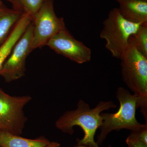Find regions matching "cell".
<instances>
[{
	"instance_id": "obj_16",
	"label": "cell",
	"mask_w": 147,
	"mask_h": 147,
	"mask_svg": "<svg viewBox=\"0 0 147 147\" xmlns=\"http://www.w3.org/2000/svg\"><path fill=\"white\" fill-rule=\"evenodd\" d=\"M126 143L128 147H147V144L137 139L131 134L126 139Z\"/></svg>"
},
{
	"instance_id": "obj_21",
	"label": "cell",
	"mask_w": 147,
	"mask_h": 147,
	"mask_svg": "<svg viewBox=\"0 0 147 147\" xmlns=\"http://www.w3.org/2000/svg\"><path fill=\"white\" fill-rule=\"evenodd\" d=\"M116 1H117L118 2H119L121 1H123V0H116Z\"/></svg>"
},
{
	"instance_id": "obj_18",
	"label": "cell",
	"mask_w": 147,
	"mask_h": 147,
	"mask_svg": "<svg viewBox=\"0 0 147 147\" xmlns=\"http://www.w3.org/2000/svg\"><path fill=\"white\" fill-rule=\"evenodd\" d=\"M6 1L11 3L12 4V6H13V8L17 10V4H16V0H6Z\"/></svg>"
},
{
	"instance_id": "obj_3",
	"label": "cell",
	"mask_w": 147,
	"mask_h": 147,
	"mask_svg": "<svg viewBox=\"0 0 147 147\" xmlns=\"http://www.w3.org/2000/svg\"><path fill=\"white\" fill-rule=\"evenodd\" d=\"M116 97L120 104L118 110L115 113L100 114L102 122L96 142L98 145L104 142L112 131L122 129L137 131L144 126L145 124L140 123L136 119L137 96L123 87H120L116 91Z\"/></svg>"
},
{
	"instance_id": "obj_8",
	"label": "cell",
	"mask_w": 147,
	"mask_h": 147,
	"mask_svg": "<svg viewBox=\"0 0 147 147\" xmlns=\"http://www.w3.org/2000/svg\"><path fill=\"white\" fill-rule=\"evenodd\" d=\"M46 45L57 54L77 63H86L91 60V49L75 39L66 28L55 35Z\"/></svg>"
},
{
	"instance_id": "obj_9",
	"label": "cell",
	"mask_w": 147,
	"mask_h": 147,
	"mask_svg": "<svg viewBox=\"0 0 147 147\" xmlns=\"http://www.w3.org/2000/svg\"><path fill=\"white\" fill-rule=\"evenodd\" d=\"M32 19V17L30 14L23 13L7 39L0 46V70L14 45L31 23Z\"/></svg>"
},
{
	"instance_id": "obj_5",
	"label": "cell",
	"mask_w": 147,
	"mask_h": 147,
	"mask_svg": "<svg viewBox=\"0 0 147 147\" xmlns=\"http://www.w3.org/2000/svg\"><path fill=\"white\" fill-rule=\"evenodd\" d=\"M33 50L47 45L50 39L66 28L63 18L55 13L53 0H45L32 17Z\"/></svg>"
},
{
	"instance_id": "obj_2",
	"label": "cell",
	"mask_w": 147,
	"mask_h": 147,
	"mask_svg": "<svg viewBox=\"0 0 147 147\" xmlns=\"http://www.w3.org/2000/svg\"><path fill=\"white\" fill-rule=\"evenodd\" d=\"M121 73L125 84L137 98L145 122H147V57L129 43L120 58Z\"/></svg>"
},
{
	"instance_id": "obj_11",
	"label": "cell",
	"mask_w": 147,
	"mask_h": 147,
	"mask_svg": "<svg viewBox=\"0 0 147 147\" xmlns=\"http://www.w3.org/2000/svg\"><path fill=\"white\" fill-rule=\"evenodd\" d=\"M50 142L42 136L28 139L0 130V147H44Z\"/></svg>"
},
{
	"instance_id": "obj_4",
	"label": "cell",
	"mask_w": 147,
	"mask_h": 147,
	"mask_svg": "<svg viewBox=\"0 0 147 147\" xmlns=\"http://www.w3.org/2000/svg\"><path fill=\"white\" fill-rule=\"evenodd\" d=\"M141 24L125 19L118 8L110 11L103 22L99 36L105 40V47L113 57L120 59L127 47L129 37L136 32Z\"/></svg>"
},
{
	"instance_id": "obj_14",
	"label": "cell",
	"mask_w": 147,
	"mask_h": 147,
	"mask_svg": "<svg viewBox=\"0 0 147 147\" xmlns=\"http://www.w3.org/2000/svg\"><path fill=\"white\" fill-rule=\"evenodd\" d=\"M17 9L33 17L45 0H16Z\"/></svg>"
},
{
	"instance_id": "obj_7",
	"label": "cell",
	"mask_w": 147,
	"mask_h": 147,
	"mask_svg": "<svg viewBox=\"0 0 147 147\" xmlns=\"http://www.w3.org/2000/svg\"><path fill=\"white\" fill-rule=\"evenodd\" d=\"M32 36L31 22L14 45L0 70V76L6 82H13L25 76L27 57L33 51L32 48Z\"/></svg>"
},
{
	"instance_id": "obj_6",
	"label": "cell",
	"mask_w": 147,
	"mask_h": 147,
	"mask_svg": "<svg viewBox=\"0 0 147 147\" xmlns=\"http://www.w3.org/2000/svg\"><path fill=\"white\" fill-rule=\"evenodd\" d=\"M32 99L30 95L12 96L0 88V130L20 136L27 121L24 108Z\"/></svg>"
},
{
	"instance_id": "obj_19",
	"label": "cell",
	"mask_w": 147,
	"mask_h": 147,
	"mask_svg": "<svg viewBox=\"0 0 147 147\" xmlns=\"http://www.w3.org/2000/svg\"><path fill=\"white\" fill-rule=\"evenodd\" d=\"M73 147H93L92 146H86V145H78L77 146H74ZM98 147H100V146ZM108 147H111L110 146H109Z\"/></svg>"
},
{
	"instance_id": "obj_17",
	"label": "cell",
	"mask_w": 147,
	"mask_h": 147,
	"mask_svg": "<svg viewBox=\"0 0 147 147\" xmlns=\"http://www.w3.org/2000/svg\"><path fill=\"white\" fill-rule=\"evenodd\" d=\"M44 147H61L60 144L57 142H50L48 144Z\"/></svg>"
},
{
	"instance_id": "obj_10",
	"label": "cell",
	"mask_w": 147,
	"mask_h": 147,
	"mask_svg": "<svg viewBox=\"0 0 147 147\" xmlns=\"http://www.w3.org/2000/svg\"><path fill=\"white\" fill-rule=\"evenodd\" d=\"M121 15L134 24H147V0H123L119 2Z\"/></svg>"
},
{
	"instance_id": "obj_1",
	"label": "cell",
	"mask_w": 147,
	"mask_h": 147,
	"mask_svg": "<svg viewBox=\"0 0 147 147\" xmlns=\"http://www.w3.org/2000/svg\"><path fill=\"white\" fill-rule=\"evenodd\" d=\"M112 100L100 101L94 108H91L84 100H79L75 110L65 112L55 123L56 127L63 132L72 135L74 127H80L84 132V137L77 140V144L93 147H99L94 140L98 129L102 125L101 114L103 111L117 108Z\"/></svg>"
},
{
	"instance_id": "obj_12",
	"label": "cell",
	"mask_w": 147,
	"mask_h": 147,
	"mask_svg": "<svg viewBox=\"0 0 147 147\" xmlns=\"http://www.w3.org/2000/svg\"><path fill=\"white\" fill-rule=\"evenodd\" d=\"M24 12L9 9L3 4L0 6V46L9 35Z\"/></svg>"
},
{
	"instance_id": "obj_13",
	"label": "cell",
	"mask_w": 147,
	"mask_h": 147,
	"mask_svg": "<svg viewBox=\"0 0 147 147\" xmlns=\"http://www.w3.org/2000/svg\"><path fill=\"white\" fill-rule=\"evenodd\" d=\"M137 50L147 57V24H142L136 32L131 34L128 40Z\"/></svg>"
},
{
	"instance_id": "obj_20",
	"label": "cell",
	"mask_w": 147,
	"mask_h": 147,
	"mask_svg": "<svg viewBox=\"0 0 147 147\" xmlns=\"http://www.w3.org/2000/svg\"><path fill=\"white\" fill-rule=\"evenodd\" d=\"M2 4H3L2 2V1H1V0H0V6H1Z\"/></svg>"
},
{
	"instance_id": "obj_15",
	"label": "cell",
	"mask_w": 147,
	"mask_h": 147,
	"mask_svg": "<svg viewBox=\"0 0 147 147\" xmlns=\"http://www.w3.org/2000/svg\"><path fill=\"white\" fill-rule=\"evenodd\" d=\"M130 134L147 144V123L144 127L137 131H131Z\"/></svg>"
}]
</instances>
